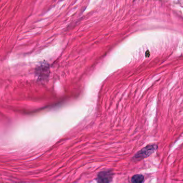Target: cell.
I'll use <instances>...</instances> for the list:
<instances>
[{"label": "cell", "mask_w": 183, "mask_h": 183, "mask_svg": "<svg viewBox=\"0 0 183 183\" xmlns=\"http://www.w3.org/2000/svg\"><path fill=\"white\" fill-rule=\"evenodd\" d=\"M157 149V146L155 144L147 145L141 150H140L133 156V160L135 162L141 161L147 158L153 154Z\"/></svg>", "instance_id": "cell-1"}, {"label": "cell", "mask_w": 183, "mask_h": 183, "mask_svg": "<svg viewBox=\"0 0 183 183\" xmlns=\"http://www.w3.org/2000/svg\"><path fill=\"white\" fill-rule=\"evenodd\" d=\"M113 178V173L111 171H103L98 174L97 177L98 183H110Z\"/></svg>", "instance_id": "cell-2"}, {"label": "cell", "mask_w": 183, "mask_h": 183, "mask_svg": "<svg viewBox=\"0 0 183 183\" xmlns=\"http://www.w3.org/2000/svg\"><path fill=\"white\" fill-rule=\"evenodd\" d=\"M49 70V69H48V66L47 65H41L40 66H39L38 67V69L37 70V72H38V77H43H43H47V75H48V71Z\"/></svg>", "instance_id": "cell-3"}, {"label": "cell", "mask_w": 183, "mask_h": 183, "mask_svg": "<svg viewBox=\"0 0 183 183\" xmlns=\"http://www.w3.org/2000/svg\"><path fill=\"white\" fill-rule=\"evenodd\" d=\"M144 176L142 175H135L132 177V183H143L144 181Z\"/></svg>", "instance_id": "cell-4"}]
</instances>
